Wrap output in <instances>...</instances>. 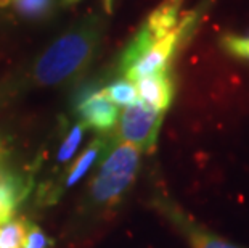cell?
<instances>
[{
	"instance_id": "8992f818",
	"label": "cell",
	"mask_w": 249,
	"mask_h": 248,
	"mask_svg": "<svg viewBox=\"0 0 249 248\" xmlns=\"http://www.w3.org/2000/svg\"><path fill=\"white\" fill-rule=\"evenodd\" d=\"M76 113L81 119L79 123L86 126V129H93L103 135L116 129L119 119V108L107 97L103 89L95 86H89L79 92Z\"/></svg>"
},
{
	"instance_id": "277c9868",
	"label": "cell",
	"mask_w": 249,
	"mask_h": 248,
	"mask_svg": "<svg viewBox=\"0 0 249 248\" xmlns=\"http://www.w3.org/2000/svg\"><path fill=\"white\" fill-rule=\"evenodd\" d=\"M162 118L164 113L137 102L119 113L114 139L134 145L140 152H151L156 145Z\"/></svg>"
},
{
	"instance_id": "9c48e42d",
	"label": "cell",
	"mask_w": 249,
	"mask_h": 248,
	"mask_svg": "<svg viewBox=\"0 0 249 248\" xmlns=\"http://www.w3.org/2000/svg\"><path fill=\"white\" fill-rule=\"evenodd\" d=\"M180 7H182V0H164L160 7L153 10V13L146 18L143 28L156 39L171 34L178 26Z\"/></svg>"
},
{
	"instance_id": "8fae6325",
	"label": "cell",
	"mask_w": 249,
	"mask_h": 248,
	"mask_svg": "<svg viewBox=\"0 0 249 248\" xmlns=\"http://www.w3.org/2000/svg\"><path fill=\"white\" fill-rule=\"evenodd\" d=\"M15 13L26 21H44L52 17L55 0H12Z\"/></svg>"
},
{
	"instance_id": "6da1fadb",
	"label": "cell",
	"mask_w": 249,
	"mask_h": 248,
	"mask_svg": "<svg viewBox=\"0 0 249 248\" xmlns=\"http://www.w3.org/2000/svg\"><path fill=\"white\" fill-rule=\"evenodd\" d=\"M103 29L105 19L102 13L89 15L79 21L37 58L33 68V81L42 87L72 81L86 70L97 54Z\"/></svg>"
},
{
	"instance_id": "52a82bcc",
	"label": "cell",
	"mask_w": 249,
	"mask_h": 248,
	"mask_svg": "<svg viewBox=\"0 0 249 248\" xmlns=\"http://www.w3.org/2000/svg\"><path fill=\"white\" fill-rule=\"evenodd\" d=\"M134 84L137 87V94H139V102L156 112H167L174 100V94H176L174 81L167 71L139 79Z\"/></svg>"
},
{
	"instance_id": "2e32d148",
	"label": "cell",
	"mask_w": 249,
	"mask_h": 248,
	"mask_svg": "<svg viewBox=\"0 0 249 248\" xmlns=\"http://www.w3.org/2000/svg\"><path fill=\"white\" fill-rule=\"evenodd\" d=\"M53 240L34 223L26 224V237H24V248H52Z\"/></svg>"
},
{
	"instance_id": "7c38bea8",
	"label": "cell",
	"mask_w": 249,
	"mask_h": 248,
	"mask_svg": "<svg viewBox=\"0 0 249 248\" xmlns=\"http://www.w3.org/2000/svg\"><path fill=\"white\" fill-rule=\"evenodd\" d=\"M107 97L113 102L116 107H130L139 102V94H137V87L132 81H127V79H118V81H113L108 84L107 87L103 89Z\"/></svg>"
},
{
	"instance_id": "5b68a950",
	"label": "cell",
	"mask_w": 249,
	"mask_h": 248,
	"mask_svg": "<svg viewBox=\"0 0 249 248\" xmlns=\"http://www.w3.org/2000/svg\"><path fill=\"white\" fill-rule=\"evenodd\" d=\"M153 203L164 218L178 230V234L188 242L190 248H243L206 229L167 195H155Z\"/></svg>"
},
{
	"instance_id": "30bf717a",
	"label": "cell",
	"mask_w": 249,
	"mask_h": 248,
	"mask_svg": "<svg viewBox=\"0 0 249 248\" xmlns=\"http://www.w3.org/2000/svg\"><path fill=\"white\" fill-rule=\"evenodd\" d=\"M108 147H109L108 137H105V135L95 137V139L92 140V144H90L87 149L77 156V160L74 161L70 170H68L65 181H63L65 186L61 187V191L63 189H70L72 186H76V184L90 171V168L97 163L100 155L108 150Z\"/></svg>"
},
{
	"instance_id": "9a60e30c",
	"label": "cell",
	"mask_w": 249,
	"mask_h": 248,
	"mask_svg": "<svg viewBox=\"0 0 249 248\" xmlns=\"http://www.w3.org/2000/svg\"><path fill=\"white\" fill-rule=\"evenodd\" d=\"M220 45L229 55L236 58H248L249 60V34L248 36H236L229 34L220 39Z\"/></svg>"
},
{
	"instance_id": "3957f363",
	"label": "cell",
	"mask_w": 249,
	"mask_h": 248,
	"mask_svg": "<svg viewBox=\"0 0 249 248\" xmlns=\"http://www.w3.org/2000/svg\"><path fill=\"white\" fill-rule=\"evenodd\" d=\"M140 153L134 145L119 140L108 147L90 187V198L93 203L113 205L123 197L137 176Z\"/></svg>"
},
{
	"instance_id": "e0dca14e",
	"label": "cell",
	"mask_w": 249,
	"mask_h": 248,
	"mask_svg": "<svg viewBox=\"0 0 249 248\" xmlns=\"http://www.w3.org/2000/svg\"><path fill=\"white\" fill-rule=\"evenodd\" d=\"M12 3V0H0V8H7Z\"/></svg>"
},
{
	"instance_id": "7a4b0ae2",
	"label": "cell",
	"mask_w": 249,
	"mask_h": 248,
	"mask_svg": "<svg viewBox=\"0 0 249 248\" xmlns=\"http://www.w3.org/2000/svg\"><path fill=\"white\" fill-rule=\"evenodd\" d=\"M195 23V12L183 15L178 21L177 29L161 39L153 38L142 26L139 33L135 34V38L127 45L123 57H121V75L127 81L137 82L139 79L167 71L169 63H171L172 57L176 55L180 42L188 38Z\"/></svg>"
},
{
	"instance_id": "ba28073f",
	"label": "cell",
	"mask_w": 249,
	"mask_h": 248,
	"mask_svg": "<svg viewBox=\"0 0 249 248\" xmlns=\"http://www.w3.org/2000/svg\"><path fill=\"white\" fill-rule=\"evenodd\" d=\"M31 189H33L31 177L15 172H0V224L12 219Z\"/></svg>"
},
{
	"instance_id": "4fadbf2b",
	"label": "cell",
	"mask_w": 249,
	"mask_h": 248,
	"mask_svg": "<svg viewBox=\"0 0 249 248\" xmlns=\"http://www.w3.org/2000/svg\"><path fill=\"white\" fill-rule=\"evenodd\" d=\"M24 219H8L0 224V248H24Z\"/></svg>"
},
{
	"instance_id": "ac0fdd59",
	"label": "cell",
	"mask_w": 249,
	"mask_h": 248,
	"mask_svg": "<svg viewBox=\"0 0 249 248\" xmlns=\"http://www.w3.org/2000/svg\"><path fill=\"white\" fill-rule=\"evenodd\" d=\"M76 2H79V0H63V3L65 5H71V3H76Z\"/></svg>"
},
{
	"instance_id": "5bb4252c",
	"label": "cell",
	"mask_w": 249,
	"mask_h": 248,
	"mask_svg": "<svg viewBox=\"0 0 249 248\" xmlns=\"http://www.w3.org/2000/svg\"><path fill=\"white\" fill-rule=\"evenodd\" d=\"M84 133H86V126L82 123H77L72 126V129L68 133L66 139L63 140L60 150H58V155H56L58 163H68L72 160V156L76 155L79 145L82 144Z\"/></svg>"
}]
</instances>
